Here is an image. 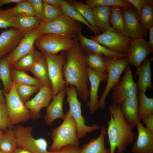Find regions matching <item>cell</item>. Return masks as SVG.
<instances>
[{
    "label": "cell",
    "mask_w": 153,
    "mask_h": 153,
    "mask_svg": "<svg viewBox=\"0 0 153 153\" xmlns=\"http://www.w3.org/2000/svg\"><path fill=\"white\" fill-rule=\"evenodd\" d=\"M67 101L69 105V110L73 117L77 126V137L79 139L84 137L88 133L100 129L99 126L93 124L91 126L86 125L84 118L82 114L81 102L78 99L75 87L72 85L68 86L66 89Z\"/></svg>",
    "instance_id": "cell-5"
},
{
    "label": "cell",
    "mask_w": 153,
    "mask_h": 153,
    "mask_svg": "<svg viewBox=\"0 0 153 153\" xmlns=\"http://www.w3.org/2000/svg\"><path fill=\"white\" fill-rule=\"evenodd\" d=\"M0 80L3 85V93H8L14 84L11 71V67L4 57L0 59Z\"/></svg>",
    "instance_id": "cell-28"
},
{
    "label": "cell",
    "mask_w": 153,
    "mask_h": 153,
    "mask_svg": "<svg viewBox=\"0 0 153 153\" xmlns=\"http://www.w3.org/2000/svg\"><path fill=\"white\" fill-rule=\"evenodd\" d=\"M16 4L15 7L8 8L12 15L16 17L21 15L35 16L33 9L28 0H22Z\"/></svg>",
    "instance_id": "cell-40"
},
{
    "label": "cell",
    "mask_w": 153,
    "mask_h": 153,
    "mask_svg": "<svg viewBox=\"0 0 153 153\" xmlns=\"http://www.w3.org/2000/svg\"><path fill=\"white\" fill-rule=\"evenodd\" d=\"M17 147L13 128L8 129L0 139V150L3 153H12Z\"/></svg>",
    "instance_id": "cell-32"
},
{
    "label": "cell",
    "mask_w": 153,
    "mask_h": 153,
    "mask_svg": "<svg viewBox=\"0 0 153 153\" xmlns=\"http://www.w3.org/2000/svg\"><path fill=\"white\" fill-rule=\"evenodd\" d=\"M110 22L112 27L118 32L122 33L124 29L122 8L116 6L111 7Z\"/></svg>",
    "instance_id": "cell-38"
},
{
    "label": "cell",
    "mask_w": 153,
    "mask_h": 153,
    "mask_svg": "<svg viewBox=\"0 0 153 153\" xmlns=\"http://www.w3.org/2000/svg\"><path fill=\"white\" fill-rule=\"evenodd\" d=\"M74 39L58 35L45 33L41 34L35 44L41 52L57 54L60 51H66L73 45Z\"/></svg>",
    "instance_id": "cell-11"
},
{
    "label": "cell",
    "mask_w": 153,
    "mask_h": 153,
    "mask_svg": "<svg viewBox=\"0 0 153 153\" xmlns=\"http://www.w3.org/2000/svg\"><path fill=\"white\" fill-rule=\"evenodd\" d=\"M121 111L126 121L133 127L140 122L138 117L139 101L137 96L127 98L120 105Z\"/></svg>",
    "instance_id": "cell-22"
},
{
    "label": "cell",
    "mask_w": 153,
    "mask_h": 153,
    "mask_svg": "<svg viewBox=\"0 0 153 153\" xmlns=\"http://www.w3.org/2000/svg\"><path fill=\"white\" fill-rule=\"evenodd\" d=\"M43 6L45 22H52L63 14L61 9L55 7L46 2L43 1Z\"/></svg>",
    "instance_id": "cell-42"
},
{
    "label": "cell",
    "mask_w": 153,
    "mask_h": 153,
    "mask_svg": "<svg viewBox=\"0 0 153 153\" xmlns=\"http://www.w3.org/2000/svg\"><path fill=\"white\" fill-rule=\"evenodd\" d=\"M124 20V29L122 34L126 37L132 40L144 38L147 31L141 27L139 17L136 11L133 7L122 8Z\"/></svg>",
    "instance_id": "cell-13"
},
{
    "label": "cell",
    "mask_w": 153,
    "mask_h": 153,
    "mask_svg": "<svg viewBox=\"0 0 153 153\" xmlns=\"http://www.w3.org/2000/svg\"><path fill=\"white\" fill-rule=\"evenodd\" d=\"M5 97L8 117L11 125L27 121L31 118V112L18 95L14 85L8 93H3Z\"/></svg>",
    "instance_id": "cell-10"
},
{
    "label": "cell",
    "mask_w": 153,
    "mask_h": 153,
    "mask_svg": "<svg viewBox=\"0 0 153 153\" xmlns=\"http://www.w3.org/2000/svg\"><path fill=\"white\" fill-rule=\"evenodd\" d=\"M66 92V90H63L58 93L47 107L46 114L44 117L47 125H51L56 119H64L65 114L63 112V105Z\"/></svg>",
    "instance_id": "cell-21"
},
{
    "label": "cell",
    "mask_w": 153,
    "mask_h": 153,
    "mask_svg": "<svg viewBox=\"0 0 153 153\" xmlns=\"http://www.w3.org/2000/svg\"><path fill=\"white\" fill-rule=\"evenodd\" d=\"M22 0H0V8L3 6L10 3H16L21 1Z\"/></svg>",
    "instance_id": "cell-50"
},
{
    "label": "cell",
    "mask_w": 153,
    "mask_h": 153,
    "mask_svg": "<svg viewBox=\"0 0 153 153\" xmlns=\"http://www.w3.org/2000/svg\"><path fill=\"white\" fill-rule=\"evenodd\" d=\"M111 7L109 6H100L92 8L95 26L101 33L105 32L110 26Z\"/></svg>",
    "instance_id": "cell-25"
},
{
    "label": "cell",
    "mask_w": 153,
    "mask_h": 153,
    "mask_svg": "<svg viewBox=\"0 0 153 153\" xmlns=\"http://www.w3.org/2000/svg\"><path fill=\"white\" fill-rule=\"evenodd\" d=\"M41 34L37 27L25 35L14 49L5 56L11 67L19 59L33 50L36 40Z\"/></svg>",
    "instance_id": "cell-14"
},
{
    "label": "cell",
    "mask_w": 153,
    "mask_h": 153,
    "mask_svg": "<svg viewBox=\"0 0 153 153\" xmlns=\"http://www.w3.org/2000/svg\"><path fill=\"white\" fill-rule=\"evenodd\" d=\"M81 48L85 53L92 52L103 54L110 59H119L127 57V54L117 53L112 51L97 42L83 35L81 32L77 33Z\"/></svg>",
    "instance_id": "cell-17"
},
{
    "label": "cell",
    "mask_w": 153,
    "mask_h": 153,
    "mask_svg": "<svg viewBox=\"0 0 153 153\" xmlns=\"http://www.w3.org/2000/svg\"><path fill=\"white\" fill-rule=\"evenodd\" d=\"M110 120L107 129L110 153H124L126 148L133 143L135 133L133 127L124 117L120 105L113 103L108 106Z\"/></svg>",
    "instance_id": "cell-2"
},
{
    "label": "cell",
    "mask_w": 153,
    "mask_h": 153,
    "mask_svg": "<svg viewBox=\"0 0 153 153\" xmlns=\"http://www.w3.org/2000/svg\"><path fill=\"white\" fill-rule=\"evenodd\" d=\"M8 27L18 28L16 17L11 14L8 8L0 9V28L6 29Z\"/></svg>",
    "instance_id": "cell-41"
},
{
    "label": "cell",
    "mask_w": 153,
    "mask_h": 153,
    "mask_svg": "<svg viewBox=\"0 0 153 153\" xmlns=\"http://www.w3.org/2000/svg\"><path fill=\"white\" fill-rule=\"evenodd\" d=\"M125 71L122 80L112 89V99L113 103L117 105H120L127 98H134L137 96V84L134 80L129 65Z\"/></svg>",
    "instance_id": "cell-12"
},
{
    "label": "cell",
    "mask_w": 153,
    "mask_h": 153,
    "mask_svg": "<svg viewBox=\"0 0 153 153\" xmlns=\"http://www.w3.org/2000/svg\"><path fill=\"white\" fill-rule=\"evenodd\" d=\"M12 153H31L29 151L20 148H17Z\"/></svg>",
    "instance_id": "cell-51"
},
{
    "label": "cell",
    "mask_w": 153,
    "mask_h": 153,
    "mask_svg": "<svg viewBox=\"0 0 153 153\" xmlns=\"http://www.w3.org/2000/svg\"><path fill=\"white\" fill-rule=\"evenodd\" d=\"M81 148L73 144H70L64 146L60 150L55 151H49V153H80Z\"/></svg>",
    "instance_id": "cell-45"
},
{
    "label": "cell",
    "mask_w": 153,
    "mask_h": 153,
    "mask_svg": "<svg viewBox=\"0 0 153 153\" xmlns=\"http://www.w3.org/2000/svg\"><path fill=\"white\" fill-rule=\"evenodd\" d=\"M28 71L32 72L36 78L42 82L44 85L52 86L47 63L44 56L42 58L31 67Z\"/></svg>",
    "instance_id": "cell-29"
},
{
    "label": "cell",
    "mask_w": 153,
    "mask_h": 153,
    "mask_svg": "<svg viewBox=\"0 0 153 153\" xmlns=\"http://www.w3.org/2000/svg\"><path fill=\"white\" fill-rule=\"evenodd\" d=\"M63 120L61 125L52 132L51 137L53 142L49 147L50 151L58 150L68 145H79V139L76 136V124L69 110L66 113Z\"/></svg>",
    "instance_id": "cell-3"
},
{
    "label": "cell",
    "mask_w": 153,
    "mask_h": 153,
    "mask_svg": "<svg viewBox=\"0 0 153 153\" xmlns=\"http://www.w3.org/2000/svg\"><path fill=\"white\" fill-rule=\"evenodd\" d=\"M86 54V61L89 68L101 73H107L106 63L101 54L92 52Z\"/></svg>",
    "instance_id": "cell-33"
},
{
    "label": "cell",
    "mask_w": 153,
    "mask_h": 153,
    "mask_svg": "<svg viewBox=\"0 0 153 153\" xmlns=\"http://www.w3.org/2000/svg\"><path fill=\"white\" fill-rule=\"evenodd\" d=\"M0 153H3L2 151H1V150H0Z\"/></svg>",
    "instance_id": "cell-54"
},
{
    "label": "cell",
    "mask_w": 153,
    "mask_h": 153,
    "mask_svg": "<svg viewBox=\"0 0 153 153\" xmlns=\"http://www.w3.org/2000/svg\"><path fill=\"white\" fill-rule=\"evenodd\" d=\"M16 93L24 104L32 94L39 90L41 87L19 83H14Z\"/></svg>",
    "instance_id": "cell-39"
},
{
    "label": "cell",
    "mask_w": 153,
    "mask_h": 153,
    "mask_svg": "<svg viewBox=\"0 0 153 153\" xmlns=\"http://www.w3.org/2000/svg\"><path fill=\"white\" fill-rule=\"evenodd\" d=\"M33 127L24 126L19 124L14 126L17 146L31 153H49L48 143L43 138L36 139L32 134Z\"/></svg>",
    "instance_id": "cell-7"
},
{
    "label": "cell",
    "mask_w": 153,
    "mask_h": 153,
    "mask_svg": "<svg viewBox=\"0 0 153 153\" xmlns=\"http://www.w3.org/2000/svg\"><path fill=\"white\" fill-rule=\"evenodd\" d=\"M84 3L92 8L100 6H116L122 8L132 7L127 0H86Z\"/></svg>",
    "instance_id": "cell-37"
},
{
    "label": "cell",
    "mask_w": 153,
    "mask_h": 153,
    "mask_svg": "<svg viewBox=\"0 0 153 153\" xmlns=\"http://www.w3.org/2000/svg\"><path fill=\"white\" fill-rule=\"evenodd\" d=\"M90 39L113 52L127 54L132 39L126 37L110 26L106 31Z\"/></svg>",
    "instance_id": "cell-9"
},
{
    "label": "cell",
    "mask_w": 153,
    "mask_h": 153,
    "mask_svg": "<svg viewBox=\"0 0 153 153\" xmlns=\"http://www.w3.org/2000/svg\"><path fill=\"white\" fill-rule=\"evenodd\" d=\"M24 35L18 29L3 31L0 34V59L12 52Z\"/></svg>",
    "instance_id": "cell-19"
},
{
    "label": "cell",
    "mask_w": 153,
    "mask_h": 153,
    "mask_svg": "<svg viewBox=\"0 0 153 153\" xmlns=\"http://www.w3.org/2000/svg\"><path fill=\"white\" fill-rule=\"evenodd\" d=\"M153 4L146 3L142 8L139 16V22L142 27L147 31L153 26Z\"/></svg>",
    "instance_id": "cell-36"
},
{
    "label": "cell",
    "mask_w": 153,
    "mask_h": 153,
    "mask_svg": "<svg viewBox=\"0 0 153 153\" xmlns=\"http://www.w3.org/2000/svg\"><path fill=\"white\" fill-rule=\"evenodd\" d=\"M5 99L3 92L0 88V102L3 103H5Z\"/></svg>",
    "instance_id": "cell-52"
},
{
    "label": "cell",
    "mask_w": 153,
    "mask_h": 153,
    "mask_svg": "<svg viewBox=\"0 0 153 153\" xmlns=\"http://www.w3.org/2000/svg\"><path fill=\"white\" fill-rule=\"evenodd\" d=\"M34 11L35 16L44 21L43 3L42 0H28Z\"/></svg>",
    "instance_id": "cell-44"
},
{
    "label": "cell",
    "mask_w": 153,
    "mask_h": 153,
    "mask_svg": "<svg viewBox=\"0 0 153 153\" xmlns=\"http://www.w3.org/2000/svg\"><path fill=\"white\" fill-rule=\"evenodd\" d=\"M143 61L142 65L136 67L135 75L138 76L137 83V92L141 91L145 93L148 88L152 90L153 86L150 60L148 58Z\"/></svg>",
    "instance_id": "cell-23"
},
{
    "label": "cell",
    "mask_w": 153,
    "mask_h": 153,
    "mask_svg": "<svg viewBox=\"0 0 153 153\" xmlns=\"http://www.w3.org/2000/svg\"><path fill=\"white\" fill-rule=\"evenodd\" d=\"M43 57V54L38 51L34 47L29 53L19 59L11 67L26 71Z\"/></svg>",
    "instance_id": "cell-26"
},
{
    "label": "cell",
    "mask_w": 153,
    "mask_h": 153,
    "mask_svg": "<svg viewBox=\"0 0 153 153\" xmlns=\"http://www.w3.org/2000/svg\"><path fill=\"white\" fill-rule=\"evenodd\" d=\"M100 129L101 132L98 137L92 139L88 143L83 145L80 153H110V149L106 148L105 146L106 128L102 126Z\"/></svg>",
    "instance_id": "cell-24"
},
{
    "label": "cell",
    "mask_w": 153,
    "mask_h": 153,
    "mask_svg": "<svg viewBox=\"0 0 153 153\" xmlns=\"http://www.w3.org/2000/svg\"><path fill=\"white\" fill-rule=\"evenodd\" d=\"M136 126L138 135L132 146V152L153 153V131L144 127L140 121Z\"/></svg>",
    "instance_id": "cell-20"
},
{
    "label": "cell",
    "mask_w": 153,
    "mask_h": 153,
    "mask_svg": "<svg viewBox=\"0 0 153 153\" xmlns=\"http://www.w3.org/2000/svg\"><path fill=\"white\" fill-rule=\"evenodd\" d=\"M12 77L14 83H19L41 87L44 84L39 80L28 75L25 71L11 67Z\"/></svg>",
    "instance_id": "cell-30"
},
{
    "label": "cell",
    "mask_w": 153,
    "mask_h": 153,
    "mask_svg": "<svg viewBox=\"0 0 153 153\" xmlns=\"http://www.w3.org/2000/svg\"><path fill=\"white\" fill-rule=\"evenodd\" d=\"M138 117L140 121L145 116L153 114V98L148 97L144 93L139 92Z\"/></svg>",
    "instance_id": "cell-34"
},
{
    "label": "cell",
    "mask_w": 153,
    "mask_h": 153,
    "mask_svg": "<svg viewBox=\"0 0 153 153\" xmlns=\"http://www.w3.org/2000/svg\"><path fill=\"white\" fill-rule=\"evenodd\" d=\"M132 5L134 6L137 10V13L139 17L141 10L144 5L146 3L153 4L152 0H127Z\"/></svg>",
    "instance_id": "cell-46"
},
{
    "label": "cell",
    "mask_w": 153,
    "mask_h": 153,
    "mask_svg": "<svg viewBox=\"0 0 153 153\" xmlns=\"http://www.w3.org/2000/svg\"><path fill=\"white\" fill-rule=\"evenodd\" d=\"M148 30L149 38L147 42L151 48L153 50V26L151 27Z\"/></svg>",
    "instance_id": "cell-49"
},
{
    "label": "cell",
    "mask_w": 153,
    "mask_h": 153,
    "mask_svg": "<svg viewBox=\"0 0 153 153\" xmlns=\"http://www.w3.org/2000/svg\"><path fill=\"white\" fill-rule=\"evenodd\" d=\"M47 63L48 75L53 91L52 98L58 92L66 90V85L63 72L65 51L59 54H52L41 52Z\"/></svg>",
    "instance_id": "cell-6"
},
{
    "label": "cell",
    "mask_w": 153,
    "mask_h": 153,
    "mask_svg": "<svg viewBox=\"0 0 153 153\" xmlns=\"http://www.w3.org/2000/svg\"><path fill=\"white\" fill-rule=\"evenodd\" d=\"M4 133V132L0 130V139L1 137Z\"/></svg>",
    "instance_id": "cell-53"
},
{
    "label": "cell",
    "mask_w": 153,
    "mask_h": 153,
    "mask_svg": "<svg viewBox=\"0 0 153 153\" xmlns=\"http://www.w3.org/2000/svg\"><path fill=\"white\" fill-rule=\"evenodd\" d=\"M152 50L144 38L133 40L131 42L127 58L129 64L137 67L153 53Z\"/></svg>",
    "instance_id": "cell-15"
},
{
    "label": "cell",
    "mask_w": 153,
    "mask_h": 153,
    "mask_svg": "<svg viewBox=\"0 0 153 153\" xmlns=\"http://www.w3.org/2000/svg\"><path fill=\"white\" fill-rule=\"evenodd\" d=\"M141 120L146 125L147 128L153 131V114L145 116Z\"/></svg>",
    "instance_id": "cell-47"
},
{
    "label": "cell",
    "mask_w": 153,
    "mask_h": 153,
    "mask_svg": "<svg viewBox=\"0 0 153 153\" xmlns=\"http://www.w3.org/2000/svg\"><path fill=\"white\" fill-rule=\"evenodd\" d=\"M80 23L63 14L50 22L42 21L38 27L41 34L51 33L73 38L81 32Z\"/></svg>",
    "instance_id": "cell-4"
},
{
    "label": "cell",
    "mask_w": 153,
    "mask_h": 153,
    "mask_svg": "<svg viewBox=\"0 0 153 153\" xmlns=\"http://www.w3.org/2000/svg\"><path fill=\"white\" fill-rule=\"evenodd\" d=\"M52 96V86L44 85L33 98L25 103V106L31 112V118L35 120L40 117L41 110L47 107Z\"/></svg>",
    "instance_id": "cell-16"
},
{
    "label": "cell",
    "mask_w": 153,
    "mask_h": 153,
    "mask_svg": "<svg viewBox=\"0 0 153 153\" xmlns=\"http://www.w3.org/2000/svg\"><path fill=\"white\" fill-rule=\"evenodd\" d=\"M89 80L90 84L89 92L90 100L87 103L89 110L92 114L94 113L98 109V91L100 83L107 81V73H102L88 67Z\"/></svg>",
    "instance_id": "cell-18"
},
{
    "label": "cell",
    "mask_w": 153,
    "mask_h": 153,
    "mask_svg": "<svg viewBox=\"0 0 153 153\" xmlns=\"http://www.w3.org/2000/svg\"><path fill=\"white\" fill-rule=\"evenodd\" d=\"M43 1L50 4L55 7L61 9V4L62 0H43Z\"/></svg>",
    "instance_id": "cell-48"
},
{
    "label": "cell",
    "mask_w": 153,
    "mask_h": 153,
    "mask_svg": "<svg viewBox=\"0 0 153 153\" xmlns=\"http://www.w3.org/2000/svg\"><path fill=\"white\" fill-rule=\"evenodd\" d=\"M61 7L63 14L83 24L96 35L101 34V33L97 28L91 26L88 22L67 1L62 0Z\"/></svg>",
    "instance_id": "cell-27"
},
{
    "label": "cell",
    "mask_w": 153,
    "mask_h": 153,
    "mask_svg": "<svg viewBox=\"0 0 153 153\" xmlns=\"http://www.w3.org/2000/svg\"><path fill=\"white\" fill-rule=\"evenodd\" d=\"M68 2L88 22L91 26L97 28L95 24L92 8L81 1L72 0Z\"/></svg>",
    "instance_id": "cell-35"
},
{
    "label": "cell",
    "mask_w": 153,
    "mask_h": 153,
    "mask_svg": "<svg viewBox=\"0 0 153 153\" xmlns=\"http://www.w3.org/2000/svg\"><path fill=\"white\" fill-rule=\"evenodd\" d=\"M14 126L10 123L6 103L0 102V130L4 132Z\"/></svg>",
    "instance_id": "cell-43"
},
{
    "label": "cell",
    "mask_w": 153,
    "mask_h": 153,
    "mask_svg": "<svg viewBox=\"0 0 153 153\" xmlns=\"http://www.w3.org/2000/svg\"><path fill=\"white\" fill-rule=\"evenodd\" d=\"M18 28L25 35L38 27L42 20L35 16L21 15L16 16Z\"/></svg>",
    "instance_id": "cell-31"
},
{
    "label": "cell",
    "mask_w": 153,
    "mask_h": 153,
    "mask_svg": "<svg viewBox=\"0 0 153 153\" xmlns=\"http://www.w3.org/2000/svg\"><path fill=\"white\" fill-rule=\"evenodd\" d=\"M107 70V83L99 101L98 108L103 109L105 108V101L111 89L120 81V77L129 65L127 57L119 59L104 57Z\"/></svg>",
    "instance_id": "cell-8"
},
{
    "label": "cell",
    "mask_w": 153,
    "mask_h": 153,
    "mask_svg": "<svg viewBox=\"0 0 153 153\" xmlns=\"http://www.w3.org/2000/svg\"><path fill=\"white\" fill-rule=\"evenodd\" d=\"M73 39V45L65 51L63 70V77L67 86H75L78 96L86 102L90 95L86 54L81 48L77 35Z\"/></svg>",
    "instance_id": "cell-1"
}]
</instances>
